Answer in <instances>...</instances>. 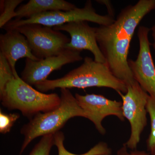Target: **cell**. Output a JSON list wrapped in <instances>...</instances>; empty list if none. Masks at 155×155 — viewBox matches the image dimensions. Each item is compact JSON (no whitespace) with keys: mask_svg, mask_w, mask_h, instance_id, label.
<instances>
[{"mask_svg":"<svg viewBox=\"0 0 155 155\" xmlns=\"http://www.w3.org/2000/svg\"><path fill=\"white\" fill-rule=\"evenodd\" d=\"M61 103L58 107L48 112L36 114L22 127L21 133L24 136V139L20 155L35 139L54 134L71 118H86V114L69 89L61 88Z\"/></svg>","mask_w":155,"mask_h":155,"instance_id":"3","label":"cell"},{"mask_svg":"<svg viewBox=\"0 0 155 155\" xmlns=\"http://www.w3.org/2000/svg\"><path fill=\"white\" fill-rule=\"evenodd\" d=\"M75 97L86 114L87 119L94 123L97 130L102 135L106 133L102 125L103 120L105 117L114 116L121 121L125 120L122 102L110 100L99 94L82 95L76 94Z\"/></svg>","mask_w":155,"mask_h":155,"instance_id":"10","label":"cell"},{"mask_svg":"<svg viewBox=\"0 0 155 155\" xmlns=\"http://www.w3.org/2000/svg\"><path fill=\"white\" fill-rule=\"evenodd\" d=\"M0 53L7 59L14 76H19L16 69V63L21 58L38 61L32 54L27 39L16 29L8 31L0 35Z\"/></svg>","mask_w":155,"mask_h":155,"instance_id":"12","label":"cell"},{"mask_svg":"<svg viewBox=\"0 0 155 155\" xmlns=\"http://www.w3.org/2000/svg\"><path fill=\"white\" fill-rule=\"evenodd\" d=\"M110 15L98 14L93 8L91 1H87L82 8H77L68 11H48L35 15L27 19L11 20L4 26L6 31L13 30L21 25L38 24L54 27L76 21H84L97 23L100 25H110L115 21Z\"/></svg>","mask_w":155,"mask_h":155,"instance_id":"5","label":"cell"},{"mask_svg":"<svg viewBox=\"0 0 155 155\" xmlns=\"http://www.w3.org/2000/svg\"><path fill=\"white\" fill-rule=\"evenodd\" d=\"M150 31L146 26H140L138 56L135 61L128 60V64L135 80L150 95L155 97V66L150 48Z\"/></svg>","mask_w":155,"mask_h":155,"instance_id":"9","label":"cell"},{"mask_svg":"<svg viewBox=\"0 0 155 155\" xmlns=\"http://www.w3.org/2000/svg\"><path fill=\"white\" fill-rule=\"evenodd\" d=\"M2 105L8 110H18L24 116L32 118L36 114L58 107L61 97L56 93L46 94L35 89L14 76L0 91Z\"/></svg>","mask_w":155,"mask_h":155,"instance_id":"4","label":"cell"},{"mask_svg":"<svg viewBox=\"0 0 155 155\" xmlns=\"http://www.w3.org/2000/svg\"><path fill=\"white\" fill-rule=\"evenodd\" d=\"M55 30L68 32L71 39L65 49L81 52L89 51L98 63L105 64L104 57L97 41L96 28L92 27L87 21H76L53 27Z\"/></svg>","mask_w":155,"mask_h":155,"instance_id":"11","label":"cell"},{"mask_svg":"<svg viewBox=\"0 0 155 155\" xmlns=\"http://www.w3.org/2000/svg\"><path fill=\"white\" fill-rule=\"evenodd\" d=\"M151 30L152 31V36L153 38V48L155 50V25L151 28Z\"/></svg>","mask_w":155,"mask_h":155,"instance_id":"22","label":"cell"},{"mask_svg":"<svg viewBox=\"0 0 155 155\" xmlns=\"http://www.w3.org/2000/svg\"><path fill=\"white\" fill-rule=\"evenodd\" d=\"M116 155H150L144 151L135 150L132 151L129 153L127 151V148L125 144H123V146L118 150Z\"/></svg>","mask_w":155,"mask_h":155,"instance_id":"20","label":"cell"},{"mask_svg":"<svg viewBox=\"0 0 155 155\" xmlns=\"http://www.w3.org/2000/svg\"><path fill=\"white\" fill-rule=\"evenodd\" d=\"M54 134L42 137L41 139L34 147L29 155H50L51 149L54 145Z\"/></svg>","mask_w":155,"mask_h":155,"instance_id":"17","label":"cell"},{"mask_svg":"<svg viewBox=\"0 0 155 155\" xmlns=\"http://www.w3.org/2000/svg\"><path fill=\"white\" fill-rule=\"evenodd\" d=\"M14 29L25 37L32 54L39 60L61 54L70 41L59 31L40 24H26Z\"/></svg>","mask_w":155,"mask_h":155,"instance_id":"7","label":"cell"},{"mask_svg":"<svg viewBox=\"0 0 155 155\" xmlns=\"http://www.w3.org/2000/svg\"><path fill=\"white\" fill-rule=\"evenodd\" d=\"M54 145L57 147L58 155H112V151L107 144L104 142L97 143L89 150L82 154H75L69 152L64 145L65 137L64 133L58 131L54 134Z\"/></svg>","mask_w":155,"mask_h":155,"instance_id":"14","label":"cell"},{"mask_svg":"<svg viewBox=\"0 0 155 155\" xmlns=\"http://www.w3.org/2000/svg\"><path fill=\"white\" fill-rule=\"evenodd\" d=\"M23 1L22 0H2L0 2V28L4 26L16 17V8Z\"/></svg>","mask_w":155,"mask_h":155,"instance_id":"15","label":"cell"},{"mask_svg":"<svg viewBox=\"0 0 155 155\" xmlns=\"http://www.w3.org/2000/svg\"><path fill=\"white\" fill-rule=\"evenodd\" d=\"M36 90L44 93L56 88H81L106 87L125 94L127 87L115 77L105 64L98 63L86 57L80 66L73 69L64 77L54 80L47 79L36 84Z\"/></svg>","mask_w":155,"mask_h":155,"instance_id":"2","label":"cell"},{"mask_svg":"<svg viewBox=\"0 0 155 155\" xmlns=\"http://www.w3.org/2000/svg\"><path fill=\"white\" fill-rule=\"evenodd\" d=\"M20 117L18 114H7L0 111V132L3 134L8 133L14 123Z\"/></svg>","mask_w":155,"mask_h":155,"instance_id":"19","label":"cell"},{"mask_svg":"<svg viewBox=\"0 0 155 155\" xmlns=\"http://www.w3.org/2000/svg\"><path fill=\"white\" fill-rule=\"evenodd\" d=\"M118 94L122 100L123 116L129 121L131 127L130 137L124 144L127 148L135 150L147 125V105L150 95L137 81L127 86L125 94L120 92Z\"/></svg>","mask_w":155,"mask_h":155,"instance_id":"6","label":"cell"},{"mask_svg":"<svg viewBox=\"0 0 155 155\" xmlns=\"http://www.w3.org/2000/svg\"><path fill=\"white\" fill-rule=\"evenodd\" d=\"M155 9V0H140L122 9L112 24L96 28L97 41L105 64L127 87L136 81L128 66L130 41L142 19Z\"/></svg>","mask_w":155,"mask_h":155,"instance_id":"1","label":"cell"},{"mask_svg":"<svg viewBox=\"0 0 155 155\" xmlns=\"http://www.w3.org/2000/svg\"><path fill=\"white\" fill-rule=\"evenodd\" d=\"M147 110L150 119L151 129L147 140V148L151 155H155V97L149 96L147 105Z\"/></svg>","mask_w":155,"mask_h":155,"instance_id":"16","label":"cell"},{"mask_svg":"<svg viewBox=\"0 0 155 155\" xmlns=\"http://www.w3.org/2000/svg\"><path fill=\"white\" fill-rule=\"evenodd\" d=\"M14 73L7 59L0 53V91L14 77Z\"/></svg>","mask_w":155,"mask_h":155,"instance_id":"18","label":"cell"},{"mask_svg":"<svg viewBox=\"0 0 155 155\" xmlns=\"http://www.w3.org/2000/svg\"><path fill=\"white\" fill-rule=\"evenodd\" d=\"M81 52L66 49L58 55L38 61L26 59L21 78L31 86H35L46 80L52 72L61 69L64 65L82 61Z\"/></svg>","mask_w":155,"mask_h":155,"instance_id":"8","label":"cell"},{"mask_svg":"<svg viewBox=\"0 0 155 155\" xmlns=\"http://www.w3.org/2000/svg\"><path fill=\"white\" fill-rule=\"evenodd\" d=\"M96 1L98 3L105 5L107 8L108 15L114 18V14H115L114 9L110 1H107V0L106 1L105 0H99V1Z\"/></svg>","mask_w":155,"mask_h":155,"instance_id":"21","label":"cell"},{"mask_svg":"<svg viewBox=\"0 0 155 155\" xmlns=\"http://www.w3.org/2000/svg\"><path fill=\"white\" fill-rule=\"evenodd\" d=\"M76 8L75 5L64 0H30L16 10V19L31 17L48 11H68Z\"/></svg>","mask_w":155,"mask_h":155,"instance_id":"13","label":"cell"}]
</instances>
